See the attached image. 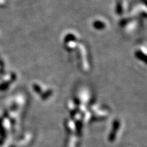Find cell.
I'll use <instances>...</instances> for the list:
<instances>
[{
  "label": "cell",
  "mask_w": 147,
  "mask_h": 147,
  "mask_svg": "<svg viewBox=\"0 0 147 147\" xmlns=\"http://www.w3.org/2000/svg\"><path fill=\"white\" fill-rule=\"evenodd\" d=\"M53 95V91L51 89H49L47 91H44L43 93L41 95V97L42 100H46V99L49 98L51 95Z\"/></svg>",
  "instance_id": "obj_6"
},
{
  "label": "cell",
  "mask_w": 147,
  "mask_h": 147,
  "mask_svg": "<svg viewBox=\"0 0 147 147\" xmlns=\"http://www.w3.org/2000/svg\"><path fill=\"white\" fill-rule=\"evenodd\" d=\"M136 57L140 59V61H143L146 62V52L143 53V51L140 49V50L137 51L135 53Z\"/></svg>",
  "instance_id": "obj_5"
},
{
  "label": "cell",
  "mask_w": 147,
  "mask_h": 147,
  "mask_svg": "<svg viewBox=\"0 0 147 147\" xmlns=\"http://www.w3.org/2000/svg\"><path fill=\"white\" fill-rule=\"evenodd\" d=\"M125 2L123 0H121V1H119V2L117 3V8H116V12H117V14H119V15H122V14L125 12Z\"/></svg>",
  "instance_id": "obj_3"
},
{
  "label": "cell",
  "mask_w": 147,
  "mask_h": 147,
  "mask_svg": "<svg viewBox=\"0 0 147 147\" xmlns=\"http://www.w3.org/2000/svg\"><path fill=\"white\" fill-rule=\"evenodd\" d=\"M64 43H65V48L67 51H72L76 47L77 39L76 36L74 34H68L66 36L64 40Z\"/></svg>",
  "instance_id": "obj_1"
},
{
  "label": "cell",
  "mask_w": 147,
  "mask_h": 147,
  "mask_svg": "<svg viewBox=\"0 0 147 147\" xmlns=\"http://www.w3.org/2000/svg\"><path fill=\"white\" fill-rule=\"evenodd\" d=\"M16 77L15 75H14V74H12L11 75V78L10 80H7V81H5L2 82V83L0 84V91H5V90H6L9 87V86L13 82V81H14V80H16Z\"/></svg>",
  "instance_id": "obj_2"
},
{
  "label": "cell",
  "mask_w": 147,
  "mask_h": 147,
  "mask_svg": "<svg viewBox=\"0 0 147 147\" xmlns=\"http://www.w3.org/2000/svg\"><path fill=\"white\" fill-rule=\"evenodd\" d=\"M93 26L97 30H103V29L106 28V24L102 21L97 20V21H95L93 22Z\"/></svg>",
  "instance_id": "obj_4"
},
{
  "label": "cell",
  "mask_w": 147,
  "mask_h": 147,
  "mask_svg": "<svg viewBox=\"0 0 147 147\" xmlns=\"http://www.w3.org/2000/svg\"><path fill=\"white\" fill-rule=\"evenodd\" d=\"M33 89H34V90L36 93L40 94V95H41L44 92L43 91H42L41 86H40L39 84H34V85H33Z\"/></svg>",
  "instance_id": "obj_7"
}]
</instances>
